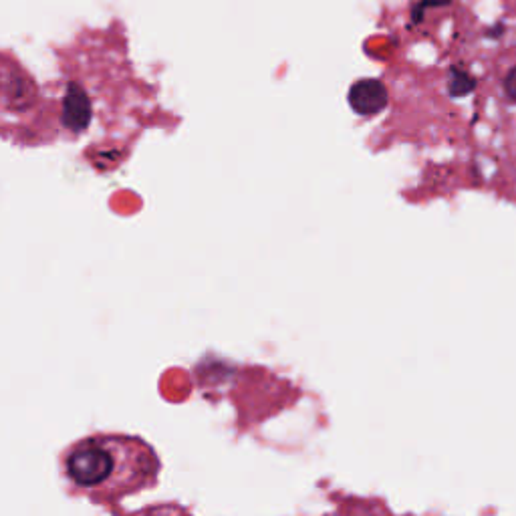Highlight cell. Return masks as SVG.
Instances as JSON below:
<instances>
[{"mask_svg": "<svg viewBox=\"0 0 516 516\" xmlns=\"http://www.w3.org/2000/svg\"><path fill=\"white\" fill-rule=\"evenodd\" d=\"M89 115H91V107H89L87 95L77 85H71L65 97V115H63L67 127L79 132V129H83L89 123Z\"/></svg>", "mask_w": 516, "mask_h": 516, "instance_id": "3957f363", "label": "cell"}, {"mask_svg": "<svg viewBox=\"0 0 516 516\" xmlns=\"http://www.w3.org/2000/svg\"><path fill=\"white\" fill-rule=\"evenodd\" d=\"M504 91H506V95H508L512 101H516V67L510 69L508 75H506V79H504Z\"/></svg>", "mask_w": 516, "mask_h": 516, "instance_id": "5b68a950", "label": "cell"}, {"mask_svg": "<svg viewBox=\"0 0 516 516\" xmlns=\"http://www.w3.org/2000/svg\"><path fill=\"white\" fill-rule=\"evenodd\" d=\"M65 476L87 492H134L154 482L158 462L148 446L121 436H89L73 444L65 456Z\"/></svg>", "mask_w": 516, "mask_h": 516, "instance_id": "6da1fadb", "label": "cell"}, {"mask_svg": "<svg viewBox=\"0 0 516 516\" xmlns=\"http://www.w3.org/2000/svg\"><path fill=\"white\" fill-rule=\"evenodd\" d=\"M387 101H390V95H387L385 85L377 79H361L349 89V105L363 117L381 113L387 107Z\"/></svg>", "mask_w": 516, "mask_h": 516, "instance_id": "7a4b0ae2", "label": "cell"}, {"mask_svg": "<svg viewBox=\"0 0 516 516\" xmlns=\"http://www.w3.org/2000/svg\"><path fill=\"white\" fill-rule=\"evenodd\" d=\"M452 77H454V81H452V93L454 95H464V93H468V91H472V87H474V81L464 73V71H454L452 73Z\"/></svg>", "mask_w": 516, "mask_h": 516, "instance_id": "277c9868", "label": "cell"}]
</instances>
